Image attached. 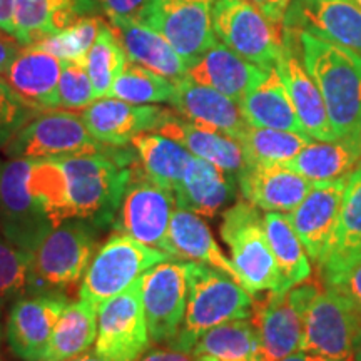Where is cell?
Instances as JSON below:
<instances>
[{"instance_id": "obj_18", "label": "cell", "mask_w": 361, "mask_h": 361, "mask_svg": "<svg viewBox=\"0 0 361 361\" xmlns=\"http://www.w3.org/2000/svg\"><path fill=\"white\" fill-rule=\"evenodd\" d=\"M346 180L348 178L313 183L300 206L288 214L310 259L319 268L326 261L335 241Z\"/></svg>"}, {"instance_id": "obj_51", "label": "cell", "mask_w": 361, "mask_h": 361, "mask_svg": "<svg viewBox=\"0 0 361 361\" xmlns=\"http://www.w3.org/2000/svg\"><path fill=\"white\" fill-rule=\"evenodd\" d=\"M66 361H109V360H106V358H102V356H99V355H96L92 351V353H84V355H79V356H74V358H71V360H66Z\"/></svg>"}, {"instance_id": "obj_26", "label": "cell", "mask_w": 361, "mask_h": 361, "mask_svg": "<svg viewBox=\"0 0 361 361\" xmlns=\"http://www.w3.org/2000/svg\"><path fill=\"white\" fill-rule=\"evenodd\" d=\"M96 8V0H16L12 35L24 45H34L69 29Z\"/></svg>"}, {"instance_id": "obj_21", "label": "cell", "mask_w": 361, "mask_h": 361, "mask_svg": "<svg viewBox=\"0 0 361 361\" xmlns=\"http://www.w3.org/2000/svg\"><path fill=\"white\" fill-rule=\"evenodd\" d=\"M238 186L243 197L264 213L290 214L313 183L284 166H251L239 174Z\"/></svg>"}, {"instance_id": "obj_3", "label": "cell", "mask_w": 361, "mask_h": 361, "mask_svg": "<svg viewBox=\"0 0 361 361\" xmlns=\"http://www.w3.org/2000/svg\"><path fill=\"white\" fill-rule=\"evenodd\" d=\"M188 301L179 335L171 346L191 351L201 335L211 328L251 318L255 296L236 279L196 261H186Z\"/></svg>"}, {"instance_id": "obj_47", "label": "cell", "mask_w": 361, "mask_h": 361, "mask_svg": "<svg viewBox=\"0 0 361 361\" xmlns=\"http://www.w3.org/2000/svg\"><path fill=\"white\" fill-rule=\"evenodd\" d=\"M137 361H192V356L189 351H183L171 345H166L149 348Z\"/></svg>"}, {"instance_id": "obj_48", "label": "cell", "mask_w": 361, "mask_h": 361, "mask_svg": "<svg viewBox=\"0 0 361 361\" xmlns=\"http://www.w3.org/2000/svg\"><path fill=\"white\" fill-rule=\"evenodd\" d=\"M250 2L255 7H258L268 19L278 22V24H283L291 0H250Z\"/></svg>"}, {"instance_id": "obj_20", "label": "cell", "mask_w": 361, "mask_h": 361, "mask_svg": "<svg viewBox=\"0 0 361 361\" xmlns=\"http://www.w3.org/2000/svg\"><path fill=\"white\" fill-rule=\"evenodd\" d=\"M284 51L279 57L276 71L281 75L295 111L303 124L305 133L314 141H338L333 126L329 123L326 106L318 85L306 71L298 47L296 35L284 30Z\"/></svg>"}, {"instance_id": "obj_8", "label": "cell", "mask_w": 361, "mask_h": 361, "mask_svg": "<svg viewBox=\"0 0 361 361\" xmlns=\"http://www.w3.org/2000/svg\"><path fill=\"white\" fill-rule=\"evenodd\" d=\"M89 133L82 116L71 111L51 109L39 112L6 144L8 159H49L87 154L106 149Z\"/></svg>"}, {"instance_id": "obj_7", "label": "cell", "mask_w": 361, "mask_h": 361, "mask_svg": "<svg viewBox=\"0 0 361 361\" xmlns=\"http://www.w3.org/2000/svg\"><path fill=\"white\" fill-rule=\"evenodd\" d=\"M281 25L250 0H216L213 7V29L221 44L264 71L274 69L284 51Z\"/></svg>"}, {"instance_id": "obj_4", "label": "cell", "mask_w": 361, "mask_h": 361, "mask_svg": "<svg viewBox=\"0 0 361 361\" xmlns=\"http://www.w3.org/2000/svg\"><path fill=\"white\" fill-rule=\"evenodd\" d=\"M99 231L80 219L56 226L29 255L27 293H62L82 281L99 250Z\"/></svg>"}, {"instance_id": "obj_27", "label": "cell", "mask_w": 361, "mask_h": 361, "mask_svg": "<svg viewBox=\"0 0 361 361\" xmlns=\"http://www.w3.org/2000/svg\"><path fill=\"white\" fill-rule=\"evenodd\" d=\"M236 196V179L214 164L192 156L178 188L174 189L176 207L214 218Z\"/></svg>"}, {"instance_id": "obj_9", "label": "cell", "mask_w": 361, "mask_h": 361, "mask_svg": "<svg viewBox=\"0 0 361 361\" xmlns=\"http://www.w3.org/2000/svg\"><path fill=\"white\" fill-rule=\"evenodd\" d=\"M174 209V194L152 183L142 173L137 159L112 226L117 233L128 234L142 245L157 247L173 256L169 226Z\"/></svg>"}, {"instance_id": "obj_1", "label": "cell", "mask_w": 361, "mask_h": 361, "mask_svg": "<svg viewBox=\"0 0 361 361\" xmlns=\"http://www.w3.org/2000/svg\"><path fill=\"white\" fill-rule=\"evenodd\" d=\"M134 154L107 146L99 152L54 157L64 179V223L80 219L99 229L114 224L137 162Z\"/></svg>"}, {"instance_id": "obj_44", "label": "cell", "mask_w": 361, "mask_h": 361, "mask_svg": "<svg viewBox=\"0 0 361 361\" xmlns=\"http://www.w3.org/2000/svg\"><path fill=\"white\" fill-rule=\"evenodd\" d=\"M324 288L331 290L353 316L358 345L361 343V258L335 274L324 276Z\"/></svg>"}, {"instance_id": "obj_46", "label": "cell", "mask_w": 361, "mask_h": 361, "mask_svg": "<svg viewBox=\"0 0 361 361\" xmlns=\"http://www.w3.org/2000/svg\"><path fill=\"white\" fill-rule=\"evenodd\" d=\"M22 47L24 45L13 37L12 34L0 29V75L6 74L12 62L16 61V57L19 56Z\"/></svg>"}, {"instance_id": "obj_11", "label": "cell", "mask_w": 361, "mask_h": 361, "mask_svg": "<svg viewBox=\"0 0 361 361\" xmlns=\"http://www.w3.org/2000/svg\"><path fill=\"white\" fill-rule=\"evenodd\" d=\"M30 168V159L0 161V231L27 255L56 228L27 188Z\"/></svg>"}, {"instance_id": "obj_41", "label": "cell", "mask_w": 361, "mask_h": 361, "mask_svg": "<svg viewBox=\"0 0 361 361\" xmlns=\"http://www.w3.org/2000/svg\"><path fill=\"white\" fill-rule=\"evenodd\" d=\"M94 101H97V94L85 67L80 62L62 61L57 87L59 109L84 111Z\"/></svg>"}, {"instance_id": "obj_53", "label": "cell", "mask_w": 361, "mask_h": 361, "mask_svg": "<svg viewBox=\"0 0 361 361\" xmlns=\"http://www.w3.org/2000/svg\"><path fill=\"white\" fill-rule=\"evenodd\" d=\"M2 308H4V300L0 298V316H2ZM0 340H2V326H0Z\"/></svg>"}, {"instance_id": "obj_29", "label": "cell", "mask_w": 361, "mask_h": 361, "mask_svg": "<svg viewBox=\"0 0 361 361\" xmlns=\"http://www.w3.org/2000/svg\"><path fill=\"white\" fill-rule=\"evenodd\" d=\"M169 245L174 259L196 261V263L211 266V268L223 271L241 284L231 259L221 250L209 226L200 214L176 207L169 226Z\"/></svg>"}, {"instance_id": "obj_12", "label": "cell", "mask_w": 361, "mask_h": 361, "mask_svg": "<svg viewBox=\"0 0 361 361\" xmlns=\"http://www.w3.org/2000/svg\"><path fill=\"white\" fill-rule=\"evenodd\" d=\"M151 346L139 281L97 306L94 353L109 361H137Z\"/></svg>"}, {"instance_id": "obj_19", "label": "cell", "mask_w": 361, "mask_h": 361, "mask_svg": "<svg viewBox=\"0 0 361 361\" xmlns=\"http://www.w3.org/2000/svg\"><path fill=\"white\" fill-rule=\"evenodd\" d=\"M92 137L104 146L124 147L144 133H157L173 112L156 104H130L101 97L80 112Z\"/></svg>"}, {"instance_id": "obj_30", "label": "cell", "mask_w": 361, "mask_h": 361, "mask_svg": "<svg viewBox=\"0 0 361 361\" xmlns=\"http://www.w3.org/2000/svg\"><path fill=\"white\" fill-rule=\"evenodd\" d=\"M239 107L246 123L255 128L306 134L276 67L269 69L266 78L243 97Z\"/></svg>"}, {"instance_id": "obj_15", "label": "cell", "mask_w": 361, "mask_h": 361, "mask_svg": "<svg viewBox=\"0 0 361 361\" xmlns=\"http://www.w3.org/2000/svg\"><path fill=\"white\" fill-rule=\"evenodd\" d=\"M67 305V296L61 291L25 293L17 298L7 318V341L13 355L24 361H42Z\"/></svg>"}, {"instance_id": "obj_31", "label": "cell", "mask_w": 361, "mask_h": 361, "mask_svg": "<svg viewBox=\"0 0 361 361\" xmlns=\"http://www.w3.org/2000/svg\"><path fill=\"white\" fill-rule=\"evenodd\" d=\"M189 353L192 361H261L258 329L251 318L233 319L201 335Z\"/></svg>"}, {"instance_id": "obj_25", "label": "cell", "mask_w": 361, "mask_h": 361, "mask_svg": "<svg viewBox=\"0 0 361 361\" xmlns=\"http://www.w3.org/2000/svg\"><path fill=\"white\" fill-rule=\"evenodd\" d=\"M116 39L130 62L178 82L188 75V64L157 30L137 19H109Z\"/></svg>"}, {"instance_id": "obj_49", "label": "cell", "mask_w": 361, "mask_h": 361, "mask_svg": "<svg viewBox=\"0 0 361 361\" xmlns=\"http://www.w3.org/2000/svg\"><path fill=\"white\" fill-rule=\"evenodd\" d=\"M13 6L16 0H0V29L8 34L13 30Z\"/></svg>"}, {"instance_id": "obj_32", "label": "cell", "mask_w": 361, "mask_h": 361, "mask_svg": "<svg viewBox=\"0 0 361 361\" xmlns=\"http://www.w3.org/2000/svg\"><path fill=\"white\" fill-rule=\"evenodd\" d=\"M97 306L79 300L62 311L42 361H66L84 355L96 345Z\"/></svg>"}, {"instance_id": "obj_10", "label": "cell", "mask_w": 361, "mask_h": 361, "mask_svg": "<svg viewBox=\"0 0 361 361\" xmlns=\"http://www.w3.org/2000/svg\"><path fill=\"white\" fill-rule=\"evenodd\" d=\"M318 286L301 283L284 293L268 291L263 301L252 305L251 322L259 335L261 361H281L300 351L305 316Z\"/></svg>"}, {"instance_id": "obj_40", "label": "cell", "mask_w": 361, "mask_h": 361, "mask_svg": "<svg viewBox=\"0 0 361 361\" xmlns=\"http://www.w3.org/2000/svg\"><path fill=\"white\" fill-rule=\"evenodd\" d=\"M102 22L101 17L96 16L82 17L69 29L51 35V37H45L34 45H39L44 51L54 54L62 61H74L82 64L92 44L96 42Z\"/></svg>"}, {"instance_id": "obj_24", "label": "cell", "mask_w": 361, "mask_h": 361, "mask_svg": "<svg viewBox=\"0 0 361 361\" xmlns=\"http://www.w3.org/2000/svg\"><path fill=\"white\" fill-rule=\"evenodd\" d=\"M268 71L246 61L239 54L216 42L188 67V78L213 87L238 104L266 78Z\"/></svg>"}, {"instance_id": "obj_50", "label": "cell", "mask_w": 361, "mask_h": 361, "mask_svg": "<svg viewBox=\"0 0 361 361\" xmlns=\"http://www.w3.org/2000/svg\"><path fill=\"white\" fill-rule=\"evenodd\" d=\"M350 360H346V361H350ZM281 361H335V360L324 358V356L313 355V353H306V351H296V353L286 356V358H283Z\"/></svg>"}, {"instance_id": "obj_39", "label": "cell", "mask_w": 361, "mask_h": 361, "mask_svg": "<svg viewBox=\"0 0 361 361\" xmlns=\"http://www.w3.org/2000/svg\"><path fill=\"white\" fill-rule=\"evenodd\" d=\"M174 94L176 82L173 80L129 61L107 97L130 104H171Z\"/></svg>"}, {"instance_id": "obj_22", "label": "cell", "mask_w": 361, "mask_h": 361, "mask_svg": "<svg viewBox=\"0 0 361 361\" xmlns=\"http://www.w3.org/2000/svg\"><path fill=\"white\" fill-rule=\"evenodd\" d=\"M171 104L184 119L202 128L219 130L234 139L250 126L236 101L213 87L194 82L188 75L176 82V94Z\"/></svg>"}, {"instance_id": "obj_34", "label": "cell", "mask_w": 361, "mask_h": 361, "mask_svg": "<svg viewBox=\"0 0 361 361\" xmlns=\"http://www.w3.org/2000/svg\"><path fill=\"white\" fill-rule=\"evenodd\" d=\"M133 149L142 173L152 183L174 194L192 154L179 142L159 133H144L133 139Z\"/></svg>"}, {"instance_id": "obj_35", "label": "cell", "mask_w": 361, "mask_h": 361, "mask_svg": "<svg viewBox=\"0 0 361 361\" xmlns=\"http://www.w3.org/2000/svg\"><path fill=\"white\" fill-rule=\"evenodd\" d=\"M361 258V166L348 176L343 196L340 223L326 261L323 278L345 269Z\"/></svg>"}, {"instance_id": "obj_37", "label": "cell", "mask_w": 361, "mask_h": 361, "mask_svg": "<svg viewBox=\"0 0 361 361\" xmlns=\"http://www.w3.org/2000/svg\"><path fill=\"white\" fill-rule=\"evenodd\" d=\"M245 154L246 168L251 166H283L314 141L310 135L269 128L247 126L238 137Z\"/></svg>"}, {"instance_id": "obj_6", "label": "cell", "mask_w": 361, "mask_h": 361, "mask_svg": "<svg viewBox=\"0 0 361 361\" xmlns=\"http://www.w3.org/2000/svg\"><path fill=\"white\" fill-rule=\"evenodd\" d=\"M174 259L168 252L142 245L123 233H114L99 246L79 286V300L99 306L128 290L162 261Z\"/></svg>"}, {"instance_id": "obj_16", "label": "cell", "mask_w": 361, "mask_h": 361, "mask_svg": "<svg viewBox=\"0 0 361 361\" xmlns=\"http://www.w3.org/2000/svg\"><path fill=\"white\" fill-rule=\"evenodd\" d=\"M283 29L308 32L361 57V7L355 0H291Z\"/></svg>"}, {"instance_id": "obj_55", "label": "cell", "mask_w": 361, "mask_h": 361, "mask_svg": "<svg viewBox=\"0 0 361 361\" xmlns=\"http://www.w3.org/2000/svg\"><path fill=\"white\" fill-rule=\"evenodd\" d=\"M350 361H353V360H350Z\"/></svg>"}, {"instance_id": "obj_54", "label": "cell", "mask_w": 361, "mask_h": 361, "mask_svg": "<svg viewBox=\"0 0 361 361\" xmlns=\"http://www.w3.org/2000/svg\"><path fill=\"white\" fill-rule=\"evenodd\" d=\"M355 2H356V4H358V6L361 7V0H355Z\"/></svg>"}, {"instance_id": "obj_5", "label": "cell", "mask_w": 361, "mask_h": 361, "mask_svg": "<svg viewBox=\"0 0 361 361\" xmlns=\"http://www.w3.org/2000/svg\"><path fill=\"white\" fill-rule=\"evenodd\" d=\"M221 238L228 246L241 284L256 296L264 291H279V271L259 207L243 200L223 213Z\"/></svg>"}, {"instance_id": "obj_36", "label": "cell", "mask_w": 361, "mask_h": 361, "mask_svg": "<svg viewBox=\"0 0 361 361\" xmlns=\"http://www.w3.org/2000/svg\"><path fill=\"white\" fill-rule=\"evenodd\" d=\"M361 149L345 141L311 142L298 156L283 164L311 183L348 178L358 168Z\"/></svg>"}, {"instance_id": "obj_23", "label": "cell", "mask_w": 361, "mask_h": 361, "mask_svg": "<svg viewBox=\"0 0 361 361\" xmlns=\"http://www.w3.org/2000/svg\"><path fill=\"white\" fill-rule=\"evenodd\" d=\"M62 59L39 45H25L4 78L11 87L37 112L59 109L57 87Z\"/></svg>"}, {"instance_id": "obj_17", "label": "cell", "mask_w": 361, "mask_h": 361, "mask_svg": "<svg viewBox=\"0 0 361 361\" xmlns=\"http://www.w3.org/2000/svg\"><path fill=\"white\" fill-rule=\"evenodd\" d=\"M358 331L345 303L331 290L316 293L305 316L300 351L335 361L353 358Z\"/></svg>"}, {"instance_id": "obj_28", "label": "cell", "mask_w": 361, "mask_h": 361, "mask_svg": "<svg viewBox=\"0 0 361 361\" xmlns=\"http://www.w3.org/2000/svg\"><path fill=\"white\" fill-rule=\"evenodd\" d=\"M157 133L179 142L191 152L201 157L238 180L239 174L246 169L245 154L238 139L219 133V130L202 128L184 119V117L171 116Z\"/></svg>"}, {"instance_id": "obj_14", "label": "cell", "mask_w": 361, "mask_h": 361, "mask_svg": "<svg viewBox=\"0 0 361 361\" xmlns=\"http://www.w3.org/2000/svg\"><path fill=\"white\" fill-rule=\"evenodd\" d=\"M216 0H151L142 22L173 45L188 67L218 42L213 29Z\"/></svg>"}, {"instance_id": "obj_52", "label": "cell", "mask_w": 361, "mask_h": 361, "mask_svg": "<svg viewBox=\"0 0 361 361\" xmlns=\"http://www.w3.org/2000/svg\"><path fill=\"white\" fill-rule=\"evenodd\" d=\"M353 361H361V343L358 346H356L355 353H353V358H351Z\"/></svg>"}, {"instance_id": "obj_13", "label": "cell", "mask_w": 361, "mask_h": 361, "mask_svg": "<svg viewBox=\"0 0 361 361\" xmlns=\"http://www.w3.org/2000/svg\"><path fill=\"white\" fill-rule=\"evenodd\" d=\"M141 301L151 341L171 345L186 314V261H162L139 278Z\"/></svg>"}, {"instance_id": "obj_45", "label": "cell", "mask_w": 361, "mask_h": 361, "mask_svg": "<svg viewBox=\"0 0 361 361\" xmlns=\"http://www.w3.org/2000/svg\"><path fill=\"white\" fill-rule=\"evenodd\" d=\"M99 7L109 19H137L142 20L151 0H96Z\"/></svg>"}, {"instance_id": "obj_42", "label": "cell", "mask_w": 361, "mask_h": 361, "mask_svg": "<svg viewBox=\"0 0 361 361\" xmlns=\"http://www.w3.org/2000/svg\"><path fill=\"white\" fill-rule=\"evenodd\" d=\"M29 255L17 250L0 231V298L4 301L27 293Z\"/></svg>"}, {"instance_id": "obj_33", "label": "cell", "mask_w": 361, "mask_h": 361, "mask_svg": "<svg viewBox=\"0 0 361 361\" xmlns=\"http://www.w3.org/2000/svg\"><path fill=\"white\" fill-rule=\"evenodd\" d=\"M264 226L279 271L278 293H284L305 283L311 274L310 256L296 234L290 216L284 213H266Z\"/></svg>"}, {"instance_id": "obj_43", "label": "cell", "mask_w": 361, "mask_h": 361, "mask_svg": "<svg viewBox=\"0 0 361 361\" xmlns=\"http://www.w3.org/2000/svg\"><path fill=\"white\" fill-rule=\"evenodd\" d=\"M37 114V111L22 101L6 78L0 75V149L6 147L13 135Z\"/></svg>"}, {"instance_id": "obj_2", "label": "cell", "mask_w": 361, "mask_h": 361, "mask_svg": "<svg viewBox=\"0 0 361 361\" xmlns=\"http://www.w3.org/2000/svg\"><path fill=\"white\" fill-rule=\"evenodd\" d=\"M291 34L322 92L336 139L361 149V57L308 32Z\"/></svg>"}, {"instance_id": "obj_38", "label": "cell", "mask_w": 361, "mask_h": 361, "mask_svg": "<svg viewBox=\"0 0 361 361\" xmlns=\"http://www.w3.org/2000/svg\"><path fill=\"white\" fill-rule=\"evenodd\" d=\"M129 59L126 56L123 45L116 39L111 25L102 22L96 42L85 56L82 66L87 71L97 99L109 96V90L114 82L123 74Z\"/></svg>"}]
</instances>
